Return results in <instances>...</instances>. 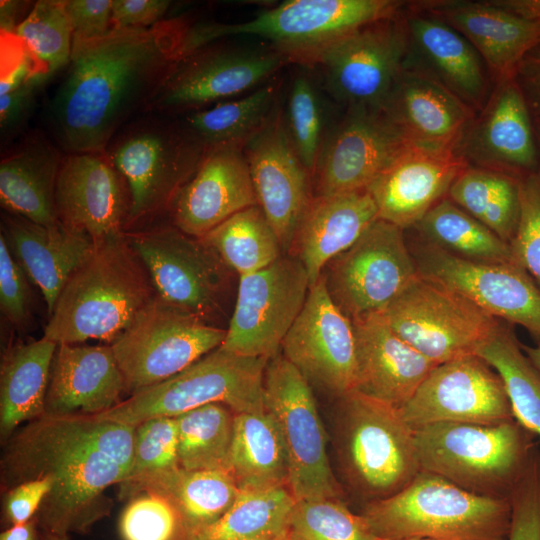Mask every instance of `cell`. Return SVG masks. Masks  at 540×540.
Here are the masks:
<instances>
[{"label": "cell", "mask_w": 540, "mask_h": 540, "mask_svg": "<svg viewBox=\"0 0 540 540\" xmlns=\"http://www.w3.org/2000/svg\"><path fill=\"white\" fill-rule=\"evenodd\" d=\"M39 529L36 520L15 526H10L0 534V540H38Z\"/></svg>", "instance_id": "obj_59"}, {"label": "cell", "mask_w": 540, "mask_h": 540, "mask_svg": "<svg viewBox=\"0 0 540 540\" xmlns=\"http://www.w3.org/2000/svg\"><path fill=\"white\" fill-rule=\"evenodd\" d=\"M50 487V481L44 478L21 483L6 491L4 517L9 527L32 520Z\"/></svg>", "instance_id": "obj_54"}, {"label": "cell", "mask_w": 540, "mask_h": 540, "mask_svg": "<svg viewBox=\"0 0 540 540\" xmlns=\"http://www.w3.org/2000/svg\"><path fill=\"white\" fill-rule=\"evenodd\" d=\"M377 218V207L367 189L313 196L289 252L303 264L310 286Z\"/></svg>", "instance_id": "obj_33"}, {"label": "cell", "mask_w": 540, "mask_h": 540, "mask_svg": "<svg viewBox=\"0 0 540 540\" xmlns=\"http://www.w3.org/2000/svg\"><path fill=\"white\" fill-rule=\"evenodd\" d=\"M27 2L4 0L0 4L1 31L5 34H14L18 25L24 20L21 17Z\"/></svg>", "instance_id": "obj_58"}, {"label": "cell", "mask_w": 540, "mask_h": 540, "mask_svg": "<svg viewBox=\"0 0 540 540\" xmlns=\"http://www.w3.org/2000/svg\"><path fill=\"white\" fill-rule=\"evenodd\" d=\"M476 49L494 82L514 77L522 58L540 43V24L497 0H416Z\"/></svg>", "instance_id": "obj_26"}, {"label": "cell", "mask_w": 540, "mask_h": 540, "mask_svg": "<svg viewBox=\"0 0 540 540\" xmlns=\"http://www.w3.org/2000/svg\"><path fill=\"white\" fill-rule=\"evenodd\" d=\"M1 235L28 279L41 291L49 314L69 279L97 247L87 234L60 222L43 226L9 212L2 217Z\"/></svg>", "instance_id": "obj_31"}, {"label": "cell", "mask_w": 540, "mask_h": 540, "mask_svg": "<svg viewBox=\"0 0 540 540\" xmlns=\"http://www.w3.org/2000/svg\"><path fill=\"white\" fill-rule=\"evenodd\" d=\"M281 350L309 384L338 399L354 390L356 349L352 321L331 299L323 275L310 286Z\"/></svg>", "instance_id": "obj_21"}, {"label": "cell", "mask_w": 540, "mask_h": 540, "mask_svg": "<svg viewBox=\"0 0 540 540\" xmlns=\"http://www.w3.org/2000/svg\"><path fill=\"white\" fill-rule=\"evenodd\" d=\"M287 540H379L360 513L337 498L296 500Z\"/></svg>", "instance_id": "obj_46"}, {"label": "cell", "mask_w": 540, "mask_h": 540, "mask_svg": "<svg viewBox=\"0 0 540 540\" xmlns=\"http://www.w3.org/2000/svg\"><path fill=\"white\" fill-rule=\"evenodd\" d=\"M183 18L151 27L73 37L66 72L49 105L54 135L69 153H104L148 104L180 57L189 28Z\"/></svg>", "instance_id": "obj_1"}, {"label": "cell", "mask_w": 540, "mask_h": 540, "mask_svg": "<svg viewBox=\"0 0 540 540\" xmlns=\"http://www.w3.org/2000/svg\"><path fill=\"white\" fill-rule=\"evenodd\" d=\"M118 498L129 500L140 493L165 498L178 512L185 539L215 523L231 507L240 489L224 470H185L145 474L121 482Z\"/></svg>", "instance_id": "obj_34"}, {"label": "cell", "mask_w": 540, "mask_h": 540, "mask_svg": "<svg viewBox=\"0 0 540 540\" xmlns=\"http://www.w3.org/2000/svg\"><path fill=\"white\" fill-rule=\"evenodd\" d=\"M286 64L270 45L245 47L213 42L179 57L171 65L145 113L172 115L199 110L251 90Z\"/></svg>", "instance_id": "obj_14"}, {"label": "cell", "mask_w": 540, "mask_h": 540, "mask_svg": "<svg viewBox=\"0 0 540 540\" xmlns=\"http://www.w3.org/2000/svg\"><path fill=\"white\" fill-rule=\"evenodd\" d=\"M179 468L175 417L150 418L136 426L133 459L124 480Z\"/></svg>", "instance_id": "obj_49"}, {"label": "cell", "mask_w": 540, "mask_h": 540, "mask_svg": "<svg viewBox=\"0 0 540 540\" xmlns=\"http://www.w3.org/2000/svg\"><path fill=\"white\" fill-rule=\"evenodd\" d=\"M401 0H290L237 24H198L189 27L184 50L233 35L267 40L287 63L315 66L337 42L369 23L400 13Z\"/></svg>", "instance_id": "obj_6"}, {"label": "cell", "mask_w": 540, "mask_h": 540, "mask_svg": "<svg viewBox=\"0 0 540 540\" xmlns=\"http://www.w3.org/2000/svg\"><path fill=\"white\" fill-rule=\"evenodd\" d=\"M407 47L402 10L352 32L327 50L315 66L321 68L331 95L346 109L381 108L404 66Z\"/></svg>", "instance_id": "obj_18"}, {"label": "cell", "mask_w": 540, "mask_h": 540, "mask_svg": "<svg viewBox=\"0 0 540 540\" xmlns=\"http://www.w3.org/2000/svg\"><path fill=\"white\" fill-rule=\"evenodd\" d=\"M401 540H442V539L417 538V539H401Z\"/></svg>", "instance_id": "obj_64"}, {"label": "cell", "mask_w": 540, "mask_h": 540, "mask_svg": "<svg viewBox=\"0 0 540 540\" xmlns=\"http://www.w3.org/2000/svg\"><path fill=\"white\" fill-rule=\"evenodd\" d=\"M336 436L342 473L364 505L396 494L421 470L414 430L388 403L354 390L345 394Z\"/></svg>", "instance_id": "obj_7"}, {"label": "cell", "mask_w": 540, "mask_h": 540, "mask_svg": "<svg viewBox=\"0 0 540 540\" xmlns=\"http://www.w3.org/2000/svg\"><path fill=\"white\" fill-rule=\"evenodd\" d=\"M38 540H70V539H69V536L56 535V534L40 531Z\"/></svg>", "instance_id": "obj_62"}, {"label": "cell", "mask_w": 540, "mask_h": 540, "mask_svg": "<svg viewBox=\"0 0 540 540\" xmlns=\"http://www.w3.org/2000/svg\"><path fill=\"white\" fill-rule=\"evenodd\" d=\"M14 35L47 78L66 68L74 36L66 0L37 1L18 25Z\"/></svg>", "instance_id": "obj_45"}, {"label": "cell", "mask_w": 540, "mask_h": 540, "mask_svg": "<svg viewBox=\"0 0 540 540\" xmlns=\"http://www.w3.org/2000/svg\"><path fill=\"white\" fill-rule=\"evenodd\" d=\"M511 526L508 540H540V450L514 487L511 496Z\"/></svg>", "instance_id": "obj_51"}, {"label": "cell", "mask_w": 540, "mask_h": 540, "mask_svg": "<svg viewBox=\"0 0 540 540\" xmlns=\"http://www.w3.org/2000/svg\"><path fill=\"white\" fill-rule=\"evenodd\" d=\"M380 313L399 337L437 365L477 354L501 323L420 274Z\"/></svg>", "instance_id": "obj_11"}, {"label": "cell", "mask_w": 540, "mask_h": 540, "mask_svg": "<svg viewBox=\"0 0 540 540\" xmlns=\"http://www.w3.org/2000/svg\"><path fill=\"white\" fill-rule=\"evenodd\" d=\"M413 147L380 108H347L323 143L313 174L316 195L367 189Z\"/></svg>", "instance_id": "obj_20"}, {"label": "cell", "mask_w": 540, "mask_h": 540, "mask_svg": "<svg viewBox=\"0 0 540 540\" xmlns=\"http://www.w3.org/2000/svg\"><path fill=\"white\" fill-rule=\"evenodd\" d=\"M264 406L274 417L285 445L296 500L341 499L330 467L326 433L308 381L279 352L266 366Z\"/></svg>", "instance_id": "obj_12"}, {"label": "cell", "mask_w": 540, "mask_h": 540, "mask_svg": "<svg viewBox=\"0 0 540 540\" xmlns=\"http://www.w3.org/2000/svg\"><path fill=\"white\" fill-rule=\"evenodd\" d=\"M295 503L288 487L240 490L221 518L185 540H287Z\"/></svg>", "instance_id": "obj_38"}, {"label": "cell", "mask_w": 540, "mask_h": 540, "mask_svg": "<svg viewBox=\"0 0 540 540\" xmlns=\"http://www.w3.org/2000/svg\"><path fill=\"white\" fill-rule=\"evenodd\" d=\"M207 150L167 115L145 113L127 124L104 152L127 185L126 225L171 208Z\"/></svg>", "instance_id": "obj_8"}, {"label": "cell", "mask_w": 540, "mask_h": 540, "mask_svg": "<svg viewBox=\"0 0 540 540\" xmlns=\"http://www.w3.org/2000/svg\"><path fill=\"white\" fill-rule=\"evenodd\" d=\"M414 430L421 470L478 495L510 498L537 445L517 420L435 423Z\"/></svg>", "instance_id": "obj_5"}, {"label": "cell", "mask_w": 540, "mask_h": 540, "mask_svg": "<svg viewBox=\"0 0 540 540\" xmlns=\"http://www.w3.org/2000/svg\"><path fill=\"white\" fill-rule=\"evenodd\" d=\"M156 295L125 232L97 245L72 275L54 306L43 337L56 344L112 342Z\"/></svg>", "instance_id": "obj_3"}, {"label": "cell", "mask_w": 540, "mask_h": 540, "mask_svg": "<svg viewBox=\"0 0 540 540\" xmlns=\"http://www.w3.org/2000/svg\"><path fill=\"white\" fill-rule=\"evenodd\" d=\"M57 344L44 337L16 344L2 359L0 438L4 444L19 425L44 415L45 398Z\"/></svg>", "instance_id": "obj_36"}, {"label": "cell", "mask_w": 540, "mask_h": 540, "mask_svg": "<svg viewBox=\"0 0 540 540\" xmlns=\"http://www.w3.org/2000/svg\"><path fill=\"white\" fill-rule=\"evenodd\" d=\"M477 355L502 378L515 420L540 437V372L525 354L513 325L501 321Z\"/></svg>", "instance_id": "obj_43"}, {"label": "cell", "mask_w": 540, "mask_h": 540, "mask_svg": "<svg viewBox=\"0 0 540 540\" xmlns=\"http://www.w3.org/2000/svg\"><path fill=\"white\" fill-rule=\"evenodd\" d=\"M41 137L26 139L0 162V200L9 212L36 224L52 226L58 218L55 188L63 160Z\"/></svg>", "instance_id": "obj_35"}, {"label": "cell", "mask_w": 540, "mask_h": 540, "mask_svg": "<svg viewBox=\"0 0 540 540\" xmlns=\"http://www.w3.org/2000/svg\"><path fill=\"white\" fill-rule=\"evenodd\" d=\"M403 17L408 37L404 67L425 74L479 112L494 81L476 49L451 26L421 9L416 0L407 2Z\"/></svg>", "instance_id": "obj_24"}, {"label": "cell", "mask_w": 540, "mask_h": 540, "mask_svg": "<svg viewBox=\"0 0 540 540\" xmlns=\"http://www.w3.org/2000/svg\"><path fill=\"white\" fill-rule=\"evenodd\" d=\"M497 2L540 24V0H497Z\"/></svg>", "instance_id": "obj_60"}, {"label": "cell", "mask_w": 540, "mask_h": 540, "mask_svg": "<svg viewBox=\"0 0 540 540\" xmlns=\"http://www.w3.org/2000/svg\"><path fill=\"white\" fill-rule=\"evenodd\" d=\"M200 239L239 277L262 270L283 255L259 205L237 212Z\"/></svg>", "instance_id": "obj_42"}, {"label": "cell", "mask_w": 540, "mask_h": 540, "mask_svg": "<svg viewBox=\"0 0 540 540\" xmlns=\"http://www.w3.org/2000/svg\"><path fill=\"white\" fill-rule=\"evenodd\" d=\"M535 134L540 150V121H534Z\"/></svg>", "instance_id": "obj_63"}, {"label": "cell", "mask_w": 540, "mask_h": 540, "mask_svg": "<svg viewBox=\"0 0 540 540\" xmlns=\"http://www.w3.org/2000/svg\"><path fill=\"white\" fill-rule=\"evenodd\" d=\"M122 540H185L176 509L163 497L140 493L128 500L118 521Z\"/></svg>", "instance_id": "obj_48"}, {"label": "cell", "mask_w": 540, "mask_h": 540, "mask_svg": "<svg viewBox=\"0 0 540 540\" xmlns=\"http://www.w3.org/2000/svg\"><path fill=\"white\" fill-rule=\"evenodd\" d=\"M277 85L267 84L237 100L189 112L183 123L207 149L244 147L277 110Z\"/></svg>", "instance_id": "obj_41"}, {"label": "cell", "mask_w": 540, "mask_h": 540, "mask_svg": "<svg viewBox=\"0 0 540 540\" xmlns=\"http://www.w3.org/2000/svg\"><path fill=\"white\" fill-rule=\"evenodd\" d=\"M409 248L420 275L460 293L494 318L522 326L540 341V289L523 268L466 260L417 236Z\"/></svg>", "instance_id": "obj_17"}, {"label": "cell", "mask_w": 540, "mask_h": 540, "mask_svg": "<svg viewBox=\"0 0 540 540\" xmlns=\"http://www.w3.org/2000/svg\"><path fill=\"white\" fill-rule=\"evenodd\" d=\"M283 118L296 154L313 177L324 143L323 113L316 88L305 75L293 79Z\"/></svg>", "instance_id": "obj_47"}, {"label": "cell", "mask_w": 540, "mask_h": 540, "mask_svg": "<svg viewBox=\"0 0 540 540\" xmlns=\"http://www.w3.org/2000/svg\"><path fill=\"white\" fill-rule=\"evenodd\" d=\"M258 205L289 254L299 222L312 200L311 174L289 139L277 109L243 147Z\"/></svg>", "instance_id": "obj_23"}, {"label": "cell", "mask_w": 540, "mask_h": 540, "mask_svg": "<svg viewBox=\"0 0 540 540\" xmlns=\"http://www.w3.org/2000/svg\"><path fill=\"white\" fill-rule=\"evenodd\" d=\"M399 411L412 429L515 419L502 378L477 354L437 365Z\"/></svg>", "instance_id": "obj_19"}, {"label": "cell", "mask_w": 540, "mask_h": 540, "mask_svg": "<svg viewBox=\"0 0 540 540\" xmlns=\"http://www.w3.org/2000/svg\"><path fill=\"white\" fill-rule=\"evenodd\" d=\"M521 179L468 166L454 180L447 197L510 244L519 221Z\"/></svg>", "instance_id": "obj_39"}, {"label": "cell", "mask_w": 540, "mask_h": 540, "mask_svg": "<svg viewBox=\"0 0 540 540\" xmlns=\"http://www.w3.org/2000/svg\"><path fill=\"white\" fill-rule=\"evenodd\" d=\"M75 38L93 39L111 30L112 0H66Z\"/></svg>", "instance_id": "obj_53"}, {"label": "cell", "mask_w": 540, "mask_h": 540, "mask_svg": "<svg viewBox=\"0 0 540 540\" xmlns=\"http://www.w3.org/2000/svg\"><path fill=\"white\" fill-rule=\"evenodd\" d=\"M135 429L95 415L29 421L3 444L1 486L6 492L48 479L50 490L34 517L39 531L86 534L111 512L105 491L129 475Z\"/></svg>", "instance_id": "obj_2"}, {"label": "cell", "mask_w": 540, "mask_h": 540, "mask_svg": "<svg viewBox=\"0 0 540 540\" xmlns=\"http://www.w3.org/2000/svg\"><path fill=\"white\" fill-rule=\"evenodd\" d=\"M360 514L379 540H508L510 498L469 492L420 470L396 494L363 505Z\"/></svg>", "instance_id": "obj_4"}, {"label": "cell", "mask_w": 540, "mask_h": 540, "mask_svg": "<svg viewBox=\"0 0 540 540\" xmlns=\"http://www.w3.org/2000/svg\"><path fill=\"white\" fill-rule=\"evenodd\" d=\"M46 80L34 78L19 88L0 95V126L2 135L14 132L27 118L36 93V89Z\"/></svg>", "instance_id": "obj_56"}, {"label": "cell", "mask_w": 540, "mask_h": 540, "mask_svg": "<svg viewBox=\"0 0 540 540\" xmlns=\"http://www.w3.org/2000/svg\"><path fill=\"white\" fill-rule=\"evenodd\" d=\"M171 1L112 0L111 29L151 27L163 21Z\"/></svg>", "instance_id": "obj_55"}, {"label": "cell", "mask_w": 540, "mask_h": 540, "mask_svg": "<svg viewBox=\"0 0 540 540\" xmlns=\"http://www.w3.org/2000/svg\"><path fill=\"white\" fill-rule=\"evenodd\" d=\"M309 289L303 264L290 254L262 270L240 276L236 304L220 348L270 360L279 353Z\"/></svg>", "instance_id": "obj_16"}, {"label": "cell", "mask_w": 540, "mask_h": 540, "mask_svg": "<svg viewBox=\"0 0 540 540\" xmlns=\"http://www.w3.org/2000/svg\"><path fill=\"white\" fill-rule=\"evenodd\" d=\"M228 472L240 490L289 488L285 445L266 408L235 414Z\"/></svg>", "instance_id": "obj_37"}, {"label": "cell", "mask_w": 540, "mask_h": 540, "mask_svg": "<svg viewBox=\"0 0 540 540\" xmlns=\"http://www.w3.org/2000/svg\"><path fill=\"white\" fill-rule=\"evenodd\" d=\"M415 146L454 150L475 112L439 83L403 66L381 108Z\"/></svg>", "instance_id": "obj_30"}, {"label": "cell", "mask_w": 540, "mask_h": 540, "mask_svg": "<svg viewBox=\"0 0 540 540\" xmlns=\"http://www.w3.org/2000/svg\"><path fill=\"white\" fill-rule=\"evenodd\" d=\"M351 321L356 349L354 391L400 409L437 364L399 337L381 313Z\"/></svg>", "instance_id": "obj_29"}, {"label": "cell", "mask_w": 540, "mask_h": 540, "mask_svg": "<svg viewBox=\"0 0 540 540\" xmlns=\"http://www.w3.org/2000/svg\"><path fill=\"white\" fill-rule=\"evenodd\" d=\"M268 361L218 347L173 377L95 416L137 426L150 418L177 417L212 403L226 405L235 413L262 410Z\"/></svg>", "instance_id": "obj_9"}, {"label": "cell", "mask_w": 540, "mask_h": 540, "mask_svg": "<svg viewBox=\"0 0 540 540\" xmlns=\"http://www.w3.org/2000/svg\"><path fill=\"white\" fill-rule=\"evenodd\" d=\"M410 229L420 239L466 260L513 263L510 245L448 197Z\"/></svg>", "instance_id": "obj_40"}, {"label": "cell", "mask_w": 540, "mask_h": 540, "mask_svg": "<svg viewBox=\"0 0 540 540\" xmlns=\"http://www.w3.org/2000/svg\"><path fill=\"white\" fill-rule=\"evenodd\" d=\"M326 267L328 293L350 320L382 312L419 275L405 230L379 217Z\"/></svg>", "instance_id": "obj_13"}, {"label": "cell", "mask_w": 540, "mask_h": 540, "mask_svg": "<svg viewBox=\"0 0 540 540\" xmlns=\"http://www.w3.org/2000/svg\"><path fill=\"white\" fill-rule=\"evenodd\" d=\"M123 180L105 153L66 154L55 188L58 221L97 245L124 233L129 196Z\"/></svg>", "instance_id": "obj_25"}, {"label": "cell", "mask_w": 540, "mask_h": 540, "mask_svg": "<svg viewBox=\"0 0 540 540\" xmlns=\"http://www.w3.org/2000/svg\"><path fill=\"white\" fill-rule=\"evenodd\" d=\"M123 392L110 345L57 344L43 416L99 415L119 404Z\"/></svg>", "instance_id": "obj_32"}, {"label": "cell", "mask_w": 540, "mask_h": 540, "mask_svg": "<svg viewBox=\"0 0 540 540\" xmlns=\"http://www.w3.org/2000/svg\"><path fill=\"white\" fill-rule=\"evenodd\" d=\"M509 245L513 263L540 289V170L521 179L519 221Z\"/></svg>", "instance_id": "obj_50"}, {"label": "cell", "mask_w": 540, "mask_h": 540, "mask_svg": "<svg viewBox=\"0 0 540 540\" xmlns=\"http://www.w3.org/2000/svg\"><path fill=\"white\" fill-rule=\"evenodd\" d=\"M235 414L226 405L212 403L175 417L179 467L228 472Z\"/></svg>", "instance_id": "obj_44"}, {"label": "cell", "mask_w": 540, "mask_h": 540, "mask_svg": "<svg viewBox=\"0 0 540 540\" xmlns=\"http://www.w3.org/2000/svg\"><path fill=\"white\" fill-rule=\"evenodd\" d=\"M28 277L0 235V307L6 319L23 328L31 318V291Z\"/></svg>", "instance_id": "obj_52"}, {"label": "cell", "mask_w": 540, "mask_h": 540, "mask_svg": "<svg viewBox=\"0 0 540 540\" xmlns=\"http://www.w3.org/2000/svg\"><path fill=\"white\" fill-rule=\"evenodd\" d=\"M255 205L258 200L243 147L219 146L206 151L171 208L174 226L201 238L232 215Z\"/></svg>", "instance_id": "obj_27"}, {"label": "cell", "mask_w": 540, "mask_h": 540, "mask_svg": "<svg viewBox=\"0 0 540 540\" xmlns=\"http://www.w3.org/2000/svg\"><path fill=\"white\" fill-rule=\"evenodd\" d=\"M468 164L453 150L413 147L368 187L378 217L407 230L442 199Z\"/></svg>", "instance_id": "obj_28"}, {"label": "cell", "mask_w": 540, "mask_h": 540, "mask_svg": "<svg viewBox=\"0 0 540 540\" xmlns=\"http://www.w3.org/2000/svg\"><path fill=\"white\" fill-rule=\"evenodd\" d=\"M227 330L157 294L110 347L132 395L180 373L223 343Z\"/></svg>", "instance_id": "obj_10"}, {"label": "cell", "mask_w": 540, "mask_h": 540, "mask_svg": "<svg viewBox=\"0 0 540 540\" xmlns=\"http://www.w3.org/2000/svg\"><path fill=\"white\" fill-rule=\"evenodd\" d=\"M125 235L159 297L208 323L221 311L230 270L200 238L175 226Z\"/></svg>", "instance_id": "obj_15"}, {"label": "cell", "mask_w": 540, "mask_h": 540, "mask_svg": "<svg viewBox=\"0 0 540 540\" xmlns=\"http://www.w3.org/2000/svg\"><path fill=\"white\" fill-rule=\"evenodd\" d=\"M514 79L522 92L533 121H540V43L518 64Z\"/></svg>", "instance_id": "obj_57"}, {"label": "cell", "mask_w": 540, "mask_h": 540, "mask_svg": "<svg viewBox=\"0 0 540 540\" xmlns=\"http://www.w3.org/2000/svg\"><path fill=\"white\" fill-rule=\"evenodd\" d=\"M453 151L468 166L521 178L540 170L534 121L514 77L494 82Z\"/></svg>", "instance_id": "obj_22"}, {"label": "cell", "mask_w": 540, "mask_h": 540, "mask_svg": "<svg viewBox=\"0 0 540 540\" xmlns=\"http://www.w3.org/2000/svg\"><path fill=\"white\" fill-rule=\"evenodd\" d=\"M522 348L527 357L540 372V341H538L535 346L522 345Z\"/></svg>", "instance_id": "obj_61"}]
</instances>
